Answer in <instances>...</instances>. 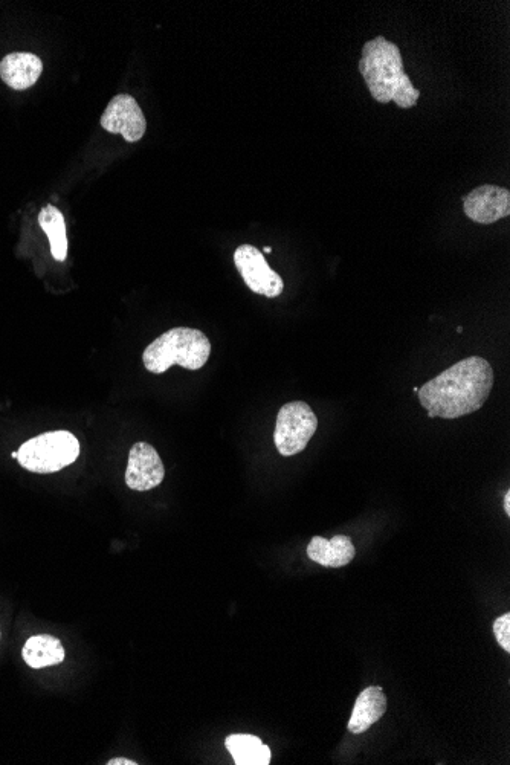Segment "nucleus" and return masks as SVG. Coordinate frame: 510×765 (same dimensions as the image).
<instances>
[{"mask_svg":"<svg viewBox=\"0 0 510 765\" xmlns=\"http://www.w3.org/2000/svg\"><path fill=\"white\" fill-rule=\"evenodd\" d=\"M494 387V370L486 359L471 356L419 388L428 416L454 420L483 408Z\"/></svg>","mask_w":510,"mask_h":765,"instance_id":"obj_1","label":"nucleus"},{"mask_svg":"<svg viewBox=\"0 0 510 765\" xmlns=\"http://www.w3.org/2000/svg\"><path fill=\"white\" fill-rule=\"evenodd\" d=\"M359 72L378 103L393 101L401 109H411L419 101V89L414 88L410 77L405 74L401 49L385 37L379 36L365 43L359 60Z\"/></svg>","mask_w":510,"mask_h":765,"instance_id":"obj_2","label":"nucleus"},{"mask_svg":"<svg viewBox=\"0 0 510 765\" xmlns=\"http://www.w3.org/2000/svg\"><path fill=\"white\" fill-rule=\"evenodd\" d=\"M210 355V339L204 332L190 327H175L147 346L143 361L147 372L155 375H162L173 365L196 372L207 364Z\"/></svg>","mask_w":510,"mask_h":765,"instance_id":"obj_3","label":"nucleus"},{"mask_svg":"<svg viewBox=\"0 0 510 765\" xmlns=\"http://www.w3.org/2000/svg\"><path fill=\"white\" fill-rule=\"evenodd\" d=\"M80 456V442L69 431L40 434L23 443L17 460L26 471L52 474L72 465Z\"/></svg>","mask_w":510,"mask_h":765,"instance_id":"obj_4","label":"nucleus"},{"mask_svg":"<svg viewBox=\"0 0 510 765\" xmlns=\"http://www.w3.org/2000/svg\"><path fill=\"white\" fill-rule=\"evenodd\" d=\"M318 417L306 402L283 405L275 423L274 442L283 457L297 456L317 433Z\"/></svg>","mask_w":510,"mask_h":765,"instance_id":"obj_5","label":"nucleus"},{"mask_svg":"<svg viewBox=\"0 0 510 765\" xmlns=\"http://www.w3.org/2000/svg\"><path fill=\"white\" fill-rule=\"evenodd\" d=\"M234 265L255 294L277 298L283 294L285 283L277 272L269 268L262 252L252 245H242L234 252Z\"/></svg>","mask_w":510,"mask_h":765,"instance_id":"obj_6","label":"nucleus"},{"mask_svg":"<svg viewBox=\"0 0 510 765\" xmlns=\"http://www.w3.org/2000/svg\"><path fill=\"white\" fill-rule=\"evenodd\" d=\"M101 127L107 132L123 135L127 143H138L146 133L147 123L135 98L120 94L107 104L101 117Z\"/></svg>","mask_w":510,"mask_h":765,"instance_id":"obj_7","label":"nucleus"},{"mask_svg":"<svg viewBox=\"0 0 510 765\" xmlns=\"http://www.w3.org/2000/svg\"><path fill=\"white\" fill-rule=\"evenodd\" d=\"M164 477V463L158 451L149 443H135L130 449L127 462V486L133 491L147 492L158 488Z\"/></svg>","mask_w":510,"mask_h":765,"instance_id":"obj_8","label":"nucleus"},{"mask_svg":"<svg viewBox=\"0 0 510 765\" xmlns=\"http://www.w3.org/2000/svg\"><path fill=\"white\" fill-rule=\"evenodd\" d=\"M466 217L480 225H492L510 214V191L497 185H481L463 199Z\"/></svg>","mask_w":510,"mask_h":765,"instance_id":"obj_9","label":"nucleus"},{"mask_svg":"<svg viewBox=\"0 0 510 765\" xmlns=\"http://www.w3.org/2000/svg\"><path fill=\"white\" fill-rule=\"evenodd\" d=\"M42 71V60L31 52H13L0 62V78L14 91H25L34 86Z\"/></svg>","mask_w":510,"mask_h":765,"instance_id":"obj_10","label":"nucleus"},{"mask_svg":"<svg viewBox=\"0 0 510 765\" xmlns=\"http://www.w3.org/2000/svg\"><path fill=\"white\" fill-rule=\"evenodd\" d=\"M356 549L349 536L335 535L332 540L314 536L307 546V556L327 569L346 567L355 559Z\"/></svg>","mask_w":510,"mask_h":765,"instance_id":"obj_11","label":"nucleus"},{"mask_svg":"<svg viewBox=\"0 0 510 765\" xmlns=\"http://www.w3.org/2000/svg\"><path fill=\"white\" fill-rule=\"evenodd\" d=\"M387 712V697L379 686H370L359 694L349 721V730L355 735L367 732Z\"/></svg>","mask_w":510,"mask_h":765,"instance_id":"obj_12","label":"nucleus"},{"mask_svg":"<svg viewBox=\"0 0 510 765\" xmlns=\"http://www.w3.org/2000/svg\"><path fill=\"white\" fill-rule=\"evenodd\" d=\"M22 657L30 668H48V666L59 665L65 660V648L59 639L49 634H40L26 640Z\"/></svg>","mask_w":510,"mask_h":765,"instance_id":"obj_13","label":"nucleus"},{"mask_svg":"<svg viewBox=\"0 0 510 765\" xmlns=\"http://www.w3.org/2000/svg\"><path fill=\"white\" fill-rule=\"evenodd\" d=\"M225 747L237 765H269L272 753L259 736L236 733L225 740Z\"/></svg>","mask_w":510,"mask_h":765,"instance_id":"obj_14","label":"nucleus"},{"mask_svg":"<svg viewBox=\"0 0 510 765\" xmlns=\"http://www.w3.org/2000/svg\"><path fill=\"white\" fill-rule=\"evenodd\" d=\"M39 223L51 243L52 257L57 262H63L68 255V236H66V223L62 211L48 205L40 211Z\"/></svg>","mask_w":510,"mask_h":765,"instance_id":"obj_15","label":"nucleus"},{"mask_svg":"<svg viewBox=\"0 0 510 765\" xmlns=\"http://www.w3.org/2000/svg\"><path fill=\"white\" fill-rule=\"evenodd\" d=\"M494 634L498 645L510 653V614L506 613L498 617L494 622Z\"/></svg>","mask_w":510,"mask_h":765,"instance_id":"obj_16","label":"nucleus"},{"mask_svg":"<svg viewBox=\"0 0 510 765\" xmlns=\"http://www.w3.org/2000/svg\"><path fill=\"white\" fill-rule=\"evenodd\" d=\"M138 762L130 761V759L126 758H113L110 759L109 762H107V765H136Z\"/></svg>","mask_w":510,"mask_h":765,"instance_id":"obj_17","label":"nucleus"},{"mask_svg":"<svg viewBox=\"0 0 510 765\" xmlns=\"http://www.w3.org/2000/svg\"><path fill=\"white\" fill-rule=\"evenodd\" d=\"M504 510H506V515H510V492L507 491L506 494H504Z\"/></svg>","mask_w":510,"mask_h":765,"instance_id":"obj_18","label":"nucleus"},{"mask_svg":"<svg viewBox=\"0 0 510 765\" xmlns=\"http://www.w3.org/2000/svg\"><path fill=\"white\" fill-rule=\"evenodd\" d=\"M265 252H266V254H271V252H272L271 246H266Z\"/></svg>","mask_w":510,"mask_h":765,"instance_id":"obj_19","label":"nucleus"},{"mask_svg":"<svg viewBox=\"0 0 510 765\" xmlns=\"http://www.w3.org/2000/svg\"><path fill=\"white\" fill-rule=\"evenodd\" d=\"M457 332L462 333L463 332V327L462 326L457 327Z\"/></svg>","mask_w":510,"mask_h":765,"instance_id":"obj_20","label":"nucleus"}]
</instances>
